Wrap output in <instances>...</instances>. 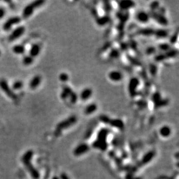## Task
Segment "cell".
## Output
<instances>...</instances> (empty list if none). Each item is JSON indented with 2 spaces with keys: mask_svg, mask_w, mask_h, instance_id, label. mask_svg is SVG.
I'll use <instances>...</instances> for the list:
<instances>
[{
  "mask_svg": "<svg viewBox=\"0 0 179 179\" xmlns=\"http://www.w3.org/2000/svg\"><path fill=\"white\" fill-rule=\"evenodd\" d=\"M40 51H41L40 45L37 44H33L30 49L29 55H30L32 57L34 58V57H37L39 54Z\"/></svg>",
  "mask_w": 179,
  "mask_h": 179,
  "instance_id": "ba28073f",
  "label": "cell"
},
{
  "mask_svg": "<svg viewBox=\"0 0 179 179\" xmlns=\"http://www.w3.org/2000/svg\"><path fill=\"white\" fill-rule=\"evenodd\" d=\"M21 21V18L19 16H14L9 18L3 25V29L5 31H9L14 25L19 23Z\"/></svg>",
  "mask_w": 179,
  "mask_h": 179,
  "instance_id": "5b68a950",
  "label": "cell"
},
{
  "mask_svg": "<svg viewBox=\"0 0 179 179\" xmlns=\"http://www.w3.org/2000/svg\"><path fill=\"white\" fill-rule=\"evenodd\" d=\"M160 133L161 134L162 136L167 137L170 134V129L168 126H164L162 127L161 129L160 130Z\"/></svg>",
  "mask_w": 179,
  "mask_h": 179,
  "instance_id": "4fadbf2b",
  "label": "cell"
},
{
  "mask_svg": "<svg viewBox=\"0 0 179 179\" xmlns=\"http://www.w3.org/2000/svg\"><path fill=\"white\" fill-rule=\"evenodd\" d=\"M92 95V90L90 89H86L84 90L81 93V98L83 100H88L90 96Z\"/></svg>",
  "mask_w": 179,
  "mask_h": 179,
  "instance_id": "8fae6325",
  "label": "cell"
},
{
  "mask_svg": "<svg viewBox=\"0 0 179 179\" xmlns=\"http://www.w3.org/2000/svg\"><path fill=\"white\" fill-rule=\"evenodd\" d=\"M33 152L32 151H28L23 156L22 161L27 168L29 172L30 173V174L32 175V177L34 179H37L39 178V173L31 163V160L33 157Z\"/></svg>",
  "mask_w": 179,
  "mask_h": 179,
  "instance_id": "6da1fadb",
  "label": "cell"
},
{
  "mask_svg": "<svg viewBox=\"0 0 179 179\" xmlns=\"http://www.w3.org/2000/svg\"><path fill=\"white\" fill-rule=\"evenodd\" d=\"M1 51H0V56H1Z\"/></svg>",
  "mask_w": 179,
  "mask_h": 179,
  "instance_id": "d6986e66",
  "label": "cell"
},
{
  "mask_svg": "<svg viewBox=\"0 0 179 179\" xmlns=\"http://www.w3.org/2000/svg\"><path fill=\"white\" fill-rule=\"evenodd\" d=\"M13 52L15 54H21L25 52V48L22 45H16L13 47Z\"/></svg>",
  "mask_w": 179,
  "mask_h": 179,
  "instance_id": "30bf717a",
  "label": "cell"
},
{
  "mask_svg": "<svg viewBox=\"0 0 179 179\" xmlns=\"http://www.w3.org/2000/svg\"><path fill=\"white\" fill-rule=\"evenodd\" d=\"M5 15V10L3 8H0V19L3 18Z\"/></svg>",
  "mask_w": 179,
  "mask_h": 179,
  "instance_id": "e0dca14e",
  "label": "cell"
},
{
  "mask_svg": "<svg viewBox=\"0 0 179 179\" xmlns=\"http://www.w3.org/2000/svg\"><path fill=\"white\" fill-rule=\"evenodd\" d=\"M44 3H45L44 1L39 0V1H34L32 3L29 4L27 6H26L24 8L23 11V14H22L23 18L24 19H27L30 16H31L33 14L35 9L40 7Z\"/></svg>",
  "mask_w": 179,
  "mask_h": 179,
  "instance_id": "7a4b0ae2",
  "label": "cell"
},
{
  "mask_svg": "<svg viewBox=\"0 0 179 179\" xmlns=\"http://www.w3.org/2000/svg\"><path fill=\"white\" fill-rule=\"evenodd\" d=\"M96 109V106L94 105H90L86 109V112L88 114L92 113L93 111H95Z\"/></svg>",
  "mask_w": 179,
  "mask_h": 179,
  "instance_id": "9a60e30c",
  "label": "cell"
},
{
  "mask_svg": "<svg viewBox=\"0 0 179 179\" xmlns=\"http://www.w3.org/2000/svg\"><path fill=\"white\" fill-rule=\"evenodd\" d=\"M52 179H59L58 178H57V177H54V178Z\"/></svg>",
  "mask_w": 179,
  "mask_h": 179,
  "instance_id": "ac0fdd59",
  "label": "cell"
},
{
  "mask_svg": "<svg viewBox=\"0 0 179 179\" xmlns=\"http://www.w3.org/2000/svg\"><path fill=\"white\" fill-rule=\"evenodd\" d=\"M26 30L25 27L23 26H20L18 27L16 29H15L12 33L9 35L8 40L9 41H13L18 38H19L20 37L23 35Z\"/></svg>",
  "mask_w": 179,
  "mask_h": 179,
  "instance_id": "277c9868",
  "label": "cell"
},
{
  "mask_svg": "<svg viewBox=\"0 0 179 179\" xmlns=\"http://www.w3.org/2000/svg\"><path fill=\"white\" fill-rule=\"evenodd\" d=\"M23 87V82L21 81H16L12 85V90H21Z\"/></svg>",
  "mask_w": 179,
  "mask_h": 179,
  "instance_id": "5bb4252c",
  "label": "cell"
},
{
  "mask_svg": "<svg viewBox=\"0 0 179 179\" xmlns=\"http://www.w3.org/2000/svg\"><path fill=\"white\" fill-rule=\"evenodd\" d=\"M108 76H109L110 79L111 81H114V82L120 81L121 80H122V77H123V75L121 72L115 71V70L110 72L109 73Z\"/></svg>",
  "mask_w": 179,
  "mask_h": 179,
  "instance_id": "52a82bcc",
  "label": "cell"
},
{
  "mask_svg": "<svg viewBox=\"0 0 179 179\" xmlns=\"http://www.w3.org/2000/svg\"><path fill=\"white\" fill-rule=\"evenodd\" d=\"M34 58L30 55L25 56L23 59V63L25 66H29L33 63Z\"/></svg>",
  "mask_w": 179,
  "mask_h": 179,
  "instance_id": "7c38bea8",
  "label": "cell"
},
{
  "mask_svg": "<svg viewBox=\"0 0 179 179\" xmlns=\"http://www.w3.org/2000/svg\"><path fill=\"white\" fill-rule=\"evenodd\" d=\"M60 79L63 81V82H65L66 81H67L68 79V76L66 74H61V75H60Z\"/></svg>",
  "mask_w": 179,
  "mask_h": 179,
  "instance_id": "2e32d148",
  "label": "cell"
},
{
  "mask_svg": "<svg viewBox=\"0 0 179 179\" xmlns=\"http://www.w3.org/2000/svg\"><path fill=\"white\" fill-rule=\"evenodd\" d=\"M136 18L139 21H140L142 23H145V22L148 21L149 19H150L148 14L144 11L139 12L138 14L137 15Z\"/></svg>",
  "mask_w": 179,
  "mask_h": 179,
  "instance_id": "9c48e42d",
  "label": "cell"
},
{
  "mask_svg": "<svg viewBox=\"0 0 179 179\" xmlns=\"http://www.w3.org/2000/svg\"><path fill=\"white\" fill-rule=\"evenodd\" d=\"M0 88L11 99L14 101H16L18 100V96L11 88L7 81L5 79H0Z\"/></svg>",
  "mask_w": 179,
  "mask_h": 179,
  "instance_id": "3957f363",
  "label": "cell"
},
{
  "mask_svg": "<svg viewBox=\"0 0 179 179\" xmlns=\"http://www.w3.org/2000/svg\"><path fill=\"white\" fill-rule=\"evenodd\" d=\"M42 78L40 75H35L29 82V87L32 90H36V88L40 85L41 82Z\"/></svg>",
  "mask_w": 179,
  "mask_h": 179,
  "instance_id": "8992f818",
  "label": "cell"
}]
</instances>
